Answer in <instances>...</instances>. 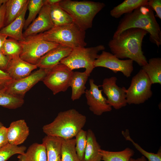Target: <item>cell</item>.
Here are the masks:
<instances>
[{
  "label": "cell",
  "instance_id": "3",
  "mask_svg": "<svg viewBox=\"0 0 161 161\" xmlns=\"http://www.w3.org/2000/svg\"><path fill=\"white\" fill-rule=\"evenodd\" d=\"M86 121L85 115L75 109H70L59 112L51 123L43 126L42 130L46 135L70 139L83 129Z\"/></svg>",
  "mask_w": 161,
  "mask_h": 161
},
{
  "label": "cell",
  "instance_id": "37",
  "mask_svg": "<svg viewBox=\"0 0 161 161\" xmlns=\"http://www.w3.org/2000/svg\"><path fill=\"white\" fill-rule=\"evenodd\" d=\"M7 131V128L4 126L0 128V149L8 143Z\"/></svg>",
  "mask_w": 161,
  "mask_h": 161
},
{
  "label": "cell",
  "instance_id": "31",
  "mask_svg": "<svg viewBox=\"0 0 161 161\" xmlns=\"http://www.w3.org/2000/svg\"><path fill=\"white\" fill-rule=\"evenodd\" d=\"M122 134L125 139L132 143L135 148L145 157L148 161H161V149L160 148L157 153L148 152L138 144L136 143L131 137L128 129L122 131Z\"/></svg>",
  "mask_w": 161,
  "mask_h": 161
},
{
  "label": "cell",
  "instance_id": "40",
  "mask_svg": "<svg viewBox=\"0 0 161 161\" xmlns=\"http://www.w3.org/2000/svg\"><path fill=\"white\" fill-rule=\"evenodd\" d=\"M7 36L0 33V51L2 52L4 44Z\"/></svg>",
  "mask_w": 161,
  "mask_h": 161
},
{
  "label": "cell",
  "instance_id": "34",
  "mask_svg": "<svg viewBox=\"0 0 161 161\" xmlns=\"http://www.w3.org/2000/svg\"><path fill=\"white\" fill-rule=\"evenodd\" d=\"M75 149L80 161L84 157L87 144V132L83 129L80 131L75 137Z\"/></svg>",
  "mask_w": 161,
  "mask_h": 161
},
{
  "label": "cell",
  "instance_id": "36",
  "mask_svg": "<svg viewBox=\"0 0 161 161\" xmlns=\"http://www.w3.org/2000/svg\"><path fill=\"white\" fill-rule=\"evenodd\" d=\"M12 80L7 73L0 69V89L4 88Z\"/></svg>",
  "mask_w": 161,
  "mask_h": 161
},
{
  "label": "cell",
  "instance_id": "39",
  "mask_svg": "<svg viewBox=\"0 0 161 161\" xmlns=\"http://www.w3.org/2000/svg\"><path fill=\"white\" fill-rule=\"evenodd\" d=\"M5 4L6 3H4L0 7V30L4 25Z\"/></svg>",
  "mask_w": 161,
  "mask_h": 161
},
{
  "label": "cell",
  "instance_id": "44",
  "mask_svg": "<svg viewBox=\"0 0 161 161\" xmlns=\"http://www.w3.org/2000/svg\"><path fill=\"white\" fill-rule=\"evenodd\" d=\"M3 126V124L0 122V128Z\"/></svg>",
  "mask_w": 161,
  "mask_h": 161
},
{
  "label": "cell",
  "instance_id": "9",
  "mask_svg": "<svg viewBox=\"0 0 161 161\" xmlns=\"http://www.w3.org/2000/svg\"><path fill=\"white\" fill-rule=\"evenodd\" d=\"M73 72L65 65L60 63L48 70L42 81L55 95L65 92L70 87Z\"/></svg>",
  "mask_w": 161,
  "mask_h": 161
},
{
  "label": "cell",
  "instance_id": "25",
  "mask_svg": "<svg viewBox=\"0 0 161 161\" xmlns=\"http://www.w3.org/2000/svg\"><path fill=\"white\" fill-rule=\"evenodd\" d=\"M142 69L146 74L152 84L161 85V58L150 59L147 63L142 66Z\"/></svg>",
  "mask_w": 161,
  "mask_h": 161
},
{
  "label": "cell",
  "instance_id": "42",
  "mask_svg": "<svg viewBox=\"0 0 161 161\" xmlns=\"http://www.w3.org/2000/svg\"><path fill=\"white\" fill-rule=\"evenodd\" d=\"M129 161H148V160L144 156H142L136 159L131 157Z\"/></svg>",
  "mask_w": 161,
  "mask_h": 161
},
{
  "label": "cell",
  "instance_id": "14",
  "mask_svg": "<svg viewBox=\"0 0 161 161\" xmlns=\"http://www.w3.org/2000/svg\"><path fill=\"white\" fill-rule=\"evenodd\" d=\"M49 9V5L45 2L37 17L23 33L24 38L43 32L54 27L50 16Z\"/></svg>",
  "mask_w": 161,
  "mask_h": 161
},
{
  "label": "cell",
  "instance_id": "26",
  "mask_svg": "<svg viewBox=\"0 0 161 161\" xmlns=\"http://www.w3.org/2000/svg\"><path fill=\"white\" fill-rule=\"evenodd\" d=\"M49 13L54 27L62 26L73 22L71 17L58 4L49 6Z\"/></svg>",
  "mask_w": 161,
  "mask_h": 161
},
{
  "label": "cell",
  "instance_id": "17",
  "mask_svg": "<svg viewBox=\"0 0 161 161\" xmlns=\"http://www.w3.org/2000/svg\"><path fill=\"white\" fill-rule=\"evenodd\" d=\"M30 134L29 128L24 119L12 122L7 128V136L8 143L18 146L23 143Z\"/></svg>",
  "mask_w": 161,
  "mask_h": 161
},
{
  "label": "cell",
  "instance_id": "43",
  "mask_svg": "<svg viewBox=\"0 0 161 161\" xmlns=\"http://www.w3.org/2000/svg\"><path fill=\"white\" fill-rule=\"evenodd\" d=\"M7 0H0V7L4 3H6Z\"/></svg>",
  "mask_w": 161,
  "mask_h": 161
},
{
  "label": "cell",
  "instance_id": "33",
  "mask_svg": "<svg viewBox=\"0 0 161 161\" xmlns=\"http://www.w3.org/2000/svg\"><path fill=\"white\" fill-rule=\"evenodd\" d=\"M27 149L24 146H18L8 143L0 149V161H7L16 154H23Z\"/></svg>",
  "mask_w": 161,
  "mask_h": 161
},
{
  "label": "cell",
  "instance_id": "11",
  "mask_svg": "<svg viewBox=\"0 0 161 161\" xmlns=\"http://www.w3.org/2000/svg\"><path fill=\"white\" fill-rule=\"evenodd\" d=\"M133 62L130 59L120 60L112 53L103 50L95 61L94 66L95 68L101 67L109 69L115 73L121 72L128 78L133 70Z\"/></svg>",
  "mask_w": 161,
  "mask_h": 161
},
{
  "label": "cell",
  "instance_id": "18",
  "mask_svg": "<svg viewBox=\"0 0 161 161\" xmlns=\"http://www.w3.org/2000/svg\"><path fill=\"white\" fill-rule=\"evenodd\" d=\"M27 5L28 4L17 18L0 30V34L10 37L18 41L24 39L22 30L24 25L25 17L27 9Z\"/></svg>",
  "mask_w": 161,
  "mask_h": 161
},
{
  "label": "cell",
  "instance_id": "38",
  "mask_svg": "<svg viewBox=\"0 0 161 161\" xmlns=\"http://www.w3.org/2000/svg\"><path fill=\"white\" fill-rule=\"evenodd\" d=\"M10 58L0 51V69L5 72Z\"/></svg>",
  "mask_w": 161,
  "mask_h": 161
},
{
  "label": "cell",
  "instance_id": "21",
  "mask_svg": "<svg viewBox=\"0 0 161 161\" xmlns=\"http://www.w3.org/2000/svg\"><path fill=\"white\" fill-rule=\"evenodd\" d=\"M86 132L87 144L82 161H101L102 157L99 153L101 149L100 145L91 129H88Z\"/></svg>",
  "mask_w": 161,
  "mask_h": 161
},
{
  "label": "cell",
  "instance_id": "15",
  "mask_svg": "<svg viewBox=\"0 0 161 161\" xmlns=\"http://www.w3.org/2000/svg\"><path fill=\"white\" fill-rule=\"evenodd\" d=\"M72 49L59 45L41 57L36 65L39 68L49 70L59 64L69 54Z\"/></svg>",
  "mask_w": 161,
  "mask_h": 161
},
{
  "label": "cell",
  "instance_id": "10",
  "mask_svg": "<svg viewBox=\"0 0 161 161\" xmlns=\"http://www.w3.org/2000/svg\"><path fill=\"white\" fill-rule=\"evenodd\" d=\"M49 70L39 68L22 78L12 80L4 88L7 93L23 98L26 93L38 82L43 80Z\"/></svg>",
  "mask_w": 161,
  "mask_h": 161
},
{
  "label": "cell",
  "instance_id": "35",
  "mask_svg": "<svg viewBox=\"0 0 161 161\" xmlns=\"http://www.w3.org/2000/svg\"><path fill=\"white\" fill-rule=\"evenodd\" d=\"M152 10H154L156 13L155 16L161 19V0H148L147 4Z\"/></svg>",
  "mask_w": 161,
  "mask_h": 161
},
{
  "label": "cell",
  "instance_id": "28",
  "mask_svg": "<svg viewBox=\"0 0 161 161\" xmlns=\"http://www.w3.org/2000/svg\"><path fill=\"white\" fill-rule=\"evenodd\" d=\"M23 98L17 97L7 92L5 89H0V106L10 109H15L23 104Z\"/></svg>",
  "mask_w": 161,
  "mask_h": 161
},
{
  "label": "cell",
  "instance_id": "16",
  "mask_svg": "<svg viewBox=\"0 0 161 161\" xmlns=\"http://www.w3.org/2000/svg\"><path fill=\"white\" fill-rule=\"evenodd\" d=\"M37 68L36 65L29 63L17 56L10 59L5 72L12 80H17L29 75Z\"/></svg>",
  "mask_w": 161,
  "mask_h": 161
},
{
  "label": "cell",
  "instance_id": "12",
  "mask_svg": "<svg viewBox=\"0 0 161 161\" xmlns=\"http://www.w3.org/2000/svg\"><path fill=\"white\" fill-rule=\"evenodd\" d=\"M117 78L115 76L105 78L102 86L103 91L107 97L108 103L116 110L126 106V89L118 86L116 84Z\"/></svg>",
  "mask_w": 161,
  "mask_h": 161
},
{
  "label": "cell",
  "instance_id": "29",
  "mask_svg": "<svg viewBox=\"0 0 161 161\" xmlns=\"http://www.w3.org/2000/svg\"><path fill=\"white\" fill-rule=\"evenodd\" d=\"M61 161H80L75 149V139H63L61 148Z\"/></svg>",
  "mask_w": 161,
  "mask_h": 161
},
{
  "label": "cell",
  "instance_id": "6",
  "mask_svg": "<svg viewBox=\"0 0 161 161\" xmlns=\"http://www.w3.org/2000/svg\"><path fill=\"white\" fill-rule=\"evenodd\" d=\"M105 49V46L101 44L88 48H75L60 63L65 65L72 70L85 68V71L89 76L95 68L94 63L99 56V52Z\"/></svg>",
  "mask_w": 161,
  "mask_h": 161
},
{
  "label": "cell",
  "instance_id": "1",
  "mask_svg": "<svg viewBox=\"0 0 161 161\" xmlns=\"http://www.w3.org/2000/svg\"><path fill=\"white\" fill-rule=\"evenodd\" d=\"M147 32L138 28H131L112 38L108 43L111 53L119 59L128 58L143 66L147 63L142 50V44Z\"/></svg>",
  "mask_w": 161,
  "mask_h": 161
},
{
  "label": "cell",
  "instance_id": "30",
  "mask_svg": "<svg viewBox=\"0 0 161 161\" xmlns=\"http://www.w3.org/2000/svg\"><path fill=\"white\" fill-rule=\"evenodd\" d=\"M45 3V0H28L29 14L25 19L24 29L26 30L35 19Z\"/></svg>",
  "mask_w": 161,
  "mask_h": 161
},
{
  "label": "cell",
  "instance_id": "7",
  "mask_svg": "<svg viewBox=\"0 0 161 161\" xmlns=\"http://www.w3.org/2000/svg\"><path fill=\"white\" fill-rule=\"evenodd\" d=\"M21 47L20 58L32 64H35L43 55L59 45L44 39L39 34L25 38L18 41Z\"/></svg>",
  "mask_w": 161,
  "mask_h": 161
},
{
  "label": "cell",
  "instance_id": "22",
  "mask_svg": "<svg viewBox=\"0 0 161 161\" xmlns=\"http://www.w3.org/2000/svg\"><path fill=\"white\" fill-rule=\"evenodd\" d=\"M17 157L18 161H47L45 146L43 143H34L24 154H18Z\"/></svg>",
  "mask_w": 161,
  "mask_h": 161
},
{
  "label": "cell",
  "instance_id": "2",
  "mask_svg": "<svg viewBox=\"0 0 161 161\" xmlns=\"http://www.w3.org/2000/svg\"><path fill=\"white\" fill-rule=\"evenodd\" d=\"M155 17L148 5L140 7L121 18L112 38L129 28L141 29L149 34L150 41L159 47L161 45V29Z\"/></svg>",
  "mask_w": 161,
  "mask_h": 161
},
{
  "label": "cell",
  "instance_id": "20",
  "mask_svg": "<svg viewBox=\"0 0 161 161\" xmlns=\"http://www.w3.org/2000/svg\"><path fill=\"white\" fill-rule=\"evenodd\" d=\"M89 77L85 71L73 72L70 83L72 90L71 99L73 101L79 99L85 94L86 89L85 84Z\"/></svg>",
  "mask_w": 161,
  "mask_h": 161
},
{
  "label": "cell",
  "instance_id": "23",
  "mask_svg": "<svg viewBox=\"0 0 161 161\" xmlns=\"http://www.w3.org/2000/svg\"><path fill=\"white\" fill-rule=\"evenodd\" d=\"M28 2V0H7L5 4L4 25H8L17 18Z\"/></svg>",
  "mask_w": 161,
  "mask_h": 161
},
{
  "label": "cell",
  "instance_id": "41",
  "mask_svg": "<svg viewBox=\"0 0 161 161\" xmlns=\"http://www.w3.org/2000/svg\"><path fill=\"white\" fill-rule=\"evenodd\" d=\"M61 0H45V3L49 6L58 4Z\"/></svg>",
  "mask_w": 161,
  "mask_h": 161
},
{
  "label": "cell",
  "instance_id": "5",
  "mask_svg": "<svg viewBox=\"0 0 161 161\" xmlns=\"http://www.w3.org/2000/svg\"><path fill=\"white\" fill-rule=\"evenodd\" d=\"M44 40L72 49L85 47L86 32L73 22L67 25L54 27L39 33Z\"/></svg>",
  "mask_w": 161,
  "mask_h": 161
},
{
  "label": "cell",
  "instance_id": "27",
  "mask_svg": "<svg viewBox=\"0 0 161 161\" xmlns=\"http://www.w3.org/2000/svg\"><path fill=\"white\" fill-rule=\"evenodd\" d=\"M99 153L101 155L103 161H129L134 155V151L132 149L127 147L118 151H110L100 149Z\"/></svg>",
  "mask_w": 161,
  "mask_h": 161
},
{
  "label": "cell",
  "instance_id": "13",
  "mask_svg": "<svg viewBox=\"0 0 161 161\" xmlns=\"http://www.w3.org/2000/svg\"><path fill=\"white\" fill-rule=\"evenodd\" d=\"M89 83L90 88L86 90L85 94L89 110L97 116L111 111L112 107L107 103V99L103 96V90L99 89V86L95 83L93 79H89Z\"/></svg>",
  "mask_w": 161,
  "mask_h": 161
},
{
  "label": "cell",
  "instance_id": "19",
  "mask_svg": "<svg viewBox=\"0 0 161 161\" xmlns=\"http://www.w3.org/2000/svg\"><path fill=\"white\" fill-rule=\"evenodd\" d=\"M63 139L48 135L43 138L42 143L46 147L47 161H61V148Z\"/></svg>",
  "mask_w": 161,
  "mask_h": 161
},
{
  "label": "cell",
  "instance_id": "4",
  "mask_svg": "<svg viewBox=\"0 0 161 161\" xmlns=\"http://www.w3.org/2000/svg\"><path fill=\"white\" fill-rule=\"evenodd\" d=\"M58 4L70 15L73 23L85 31L92 27L94 17L105 6L100 2L71 0H61Z\"/></svg>",
  "mask_w": 161,
  "mask_h": 161
},
{
  "label": "cell",
  "instance_id": "32",
  "mask_svg": "<svg viewBox=\"0 0 161 161\" xmlns=\"http://www.w3.org/2000/svg\"><path fill=\"white\" fill-rule=\"evenodd\" d=\"M21 47L19 42L13 38L7 39L2 50V52L10 59L13 57L20 56Z\"/></svg>",
  "mask_w": 161,
  "mask_h": 161
},
{
  "label": "cell",
  "instance_id": "8",
  "mask_svg": "<svg viewBox=\"0 0 161 161\" xmlns=\"http://www.w3.org/2000/svg\"><path fill=\"white\" fill-rule=\"evenodd\" d=\"M152 83L146 74L141 69L132 78L126 89L127 104L138 105L144 103L153 95Z\"/></svg>",
  "mask_w": 161,
  "mask_h": 161
},
{
  "label": "cell",
  "instance_id": "24",
  "mask_svg": "<svg viewBox=\"0 0 161 161\" xmlns=\"http://www.w3.org/2000/svg\"><path fill=\"white\" fill-rule=\"evenodd\" d=\"M148 0H125L114 7L110 11L113 17L118 18L123 15L132 12L138 8L148 4Z\"/></svg>",
  "mask_w": 161,
  "mask_h": 161
}]
</instances>
